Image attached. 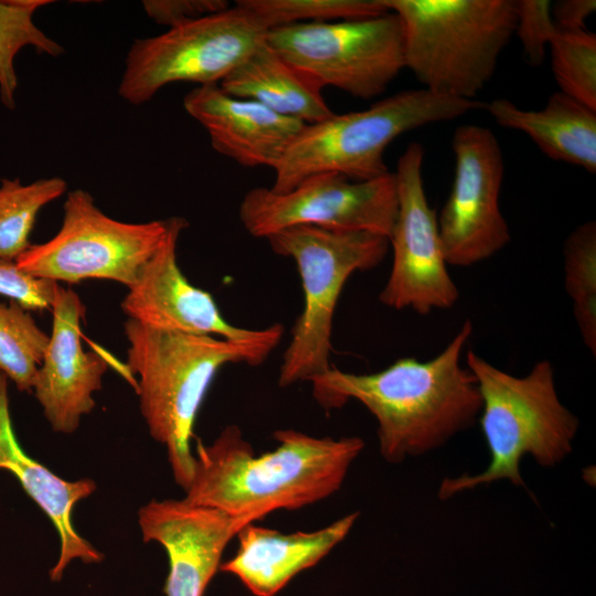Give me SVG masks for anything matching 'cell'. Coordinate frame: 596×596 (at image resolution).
I'll return each mask as SVG.
<instances>
[{"instance_id": "cell-7", "label": "cell", "mask_w": 596, "mask_h": 596, "mask_svg": "<svg viewBox=\"0 0 596 596\" xmlns=\"http://www.w3.org/2000/svg\"><path fill=\"white\" fill-rule=\"evenodd\" d=\"M274 253L294 259L304 309L291 333L278 375L280 387L310 383L330 369L331 334L339 297L349 277L382 263L389 238L364 231L294 225L267 238Z\"/></svg>"}, {"instance_id": "cell-8", "label": "cell", "mask_w": 596, "mask_h": 596, "mask_svg": "<svg viewBox=\"0 0 596 596\" xmlns=\"http://www.w3.org/2000/svg\"><path fill=\"white\" fill-rule=\"evenodd\" d=\"M265 41L318 88L336 87L362 99L380 96L405 68L402 23L392 11L278 26Z\"/></svg>"}, {"instance_id": "cell-16", "label": "cell", "mask_w": 596, "mask_h": 596, "mask_svg": "<svg viewBox=\"0 0 596 596\" xmlns=\"http://www.w3.org/2000/svg\"><path fill=\"white\" fill-rule=\"evenodd\" d=\"M51 311L52 331L32 392L52 429L72 434L94 409V394L102 389L108 363L82 347L86 308L73 289L60 285Z\"/></svg>"}, {"instance_id": "cell-28", "label": "cell", "mask_w": 596, "mask_h": 596, "mask_svg": "<svg viewBox=\"0 0 596 596\" xmlns=\"http://www.w3.org/2000/svg\"><path fill=\"white\" fill-rule=\"evenodd\" d=\"M515 28L523 55L532 66L540 65L546 54L556 28L551 17V2L546 0H514Z\"/></svg>"}, {"instance_id": "cell-11", "label": "cell", "mask_w": 596, "mask_h": 596, "mask_svg": "<svg viewBox=\"0 0 596 596\" xmlns=\"http://www.w3.org/2000/svg\"><path fill=\"white\" fill-rule=\"evenodd\" d=\"M396 214L394 172L366 181L320 173L285 193L254 188L245 193L238 209L243 227L252 236L264 238L294 225L364 231L389 238Z\"/></svg>"}, {"instance_id": "cell-12", "label": "cell", "mask_w": 596, "mask_h": 596, "mask_svg": "<svg viewBox=\"0 0 596 596\" xmlns=\"http://www.w3.org/2000/svg\"><path fill=\"white\" fill-rule=\"evenodd\" d=\"M423 163L418 142H411L397 160V214L389 237L393 260L379 299L389 308L426 316L451 308L459 291L448 273L436 211L426 196Z\"/></svg>"}, {"instance_id": "cell-22", "label": "cell", "mask_w": 596, "mask_h": 596, "mask_svg": "<svg viewBox=\"0 0 596 596\" xmlns=\"http://www.w3.org/2000/svg\"><path fill=\"white\" fill-rule=\"evenodd\" d=\"M67 191L60 177L23 184L2 179L0 184V259L17 260L30 246V234L39 212Z\"/></svg>"}, {"instance_id": "cell-29", "label": "cell", "mask_w": 596, "mask_h": 596, "mask_svg": "<svg viewBox=\"0 0 596 596\" xmlns=\"http://www.w3.org/2000/svg\"><path fill=\"white\" fill-rule=\"evenodd\" d=\"M60 284L22 270L14 260L0 259V295L29 311L51 310Z\"/></svg>"}, {"instance_id": "cell-6", "label": "cell", "mask_w": 596, "mask_h": 596, "mask_svg": "<svg viewBox=\"0 0 596 596\" xmlns=\"http://www.w3.org/2000/svg\"><path fill=\"white\" fill-rule=\"evenodd\" d=\"M401 20L405 68L425 89L475 99L514 35V0H384Z\"/></svg>"}, {"instance_id": "cell-27", "label": "cell", "mask_w": 596, "mask_h": 596, "mask_svg": "<svg viewBox=\"0 0 596 596\" xmlns=\"http://www.w3.org/2000/svg\"><path fill=\"white\" fill-rule=\"evenodd\" d=\"M549 50L560 92L596 110V34L556 29Z\"/></svg>"}, {"instance_id": "cell-2", "label": "cell", "mask_w": 596, "mask_h": 596, "mask_svg": "<svg viewBox=\"0 0 596 596\" xmlns=\"http://www.w3.org/2000/svg\"><path fill=\"white\" fill-rule=\"evenodd\" d=\"M273 437L276 448L259 456L236 425H227L210 445L196 440L184 499L253 523L336 493L364 448L356 436L315 437L278 429Z\"/></svg>"}, {"instance_id": "cell-30", "label": "cell", "mask_w": 596, "mask_h": 596, "mask_svg": "<svg viewBox=\"0 0 596 596\" xmlns=\"http://www.w3.org/2000/svg\"><path fill=\"white\" fill-rule=\"evenodd\" d=\"M142 7L156 23L172 28L224 11L230 3L225 0H146Z\"/></svg>"}, {"instance_id": "cell-4", "label": "cell", "mask_w": 596, "mask_h": 596, "mask_svg": "<svg viewBox=\"0 0 596 596\" xmlns=\"http://www.w3.org/2000/svg\"><path fill=\"white\" fill-rule=\"evenodd\" d=\"M465 364L481 395L478 421L490 461L479 473L444 478L439 499L500 480L525 487L520 465L526 455L550 468L571 454L579 422L561 402L549 360L538 361L523 376L494 366L472 350L467 351Z\"/></svg>"}, {"instance_id": "cell-10", "label": "cell", "mask_w": 596, "mask_h": 596, "mask_svg": "<svg viewBox=\"0 0 596 596\" xmlns=\"http://www.w3.org/2000/svg\"><path fill=\"white\" fill-rule=\"evenodd\" d=\"M266 32L235 2L162 34L137 39L128 51L118 94L129 104L141 105L171 83L220 84L265 40Z\"/></svg>"}, {"instance_id": "cell-13", "label": "cell", "mask_w": 596, "mask_h": 596, "mask_svg": "<svg viewBox=\"0 0 596 596\" xmlns=\"http://www.w3.org/2000/svg\"><path fill=\"white\" fill-rule=\"evenodd\" d=\"M451 148L455 174L437 225L447 264L467 267L493 256L511 240L499 204L504 160L496 135L479 125L457 127Z\"/></svg>"}, {"instance_id": "cell-9", "label": "cell", "mask_w": 596, "mask_h": 596, "mask_svg": "<svg viewBox=\"0 0 596 596\" xmlns=\"http://www.w3.org/2000/svg\"><path fill=\"white\" fill-rule=\"evenodd\" d=\"M168 219L127 223L105 214L85 190L67 192L63 221L49 241L15 260L30 275L55 283L106 279L131 287L161 244Z\"/></svg>"}, {"instance_id": "cell-21", "label": "cell", "mask_w": 596, "mask_h": 596, "mask_svg": "<svg viewBox=\"0 0 596 596\" xmlns=\"http://www.w3.org/2000/svg\"><path fill=\"white\" fill-rule=\"evenodd\" d=\"M219 85L234 97L254 100L304 124L334 114L322 97V89L305 78L265 40Z\"/></svg>"}, {"instance_id": "cell-5", "label": "cell", "mask_w": 596, "mask_h": 596, "mask_svg": "<svg viewBox=\"0 0 596 596\" xmlns=\"http://www.w3.org/2000/svg\"><path fill=\"white\" fill-rule=\"evenodd\" d=\"M481 108L485 104L476 99L418 88L398 92L363 110L306 124L275 166V181L269 189L285 193L320 173H338L352 181L383 177L391 172L384 151L394 139Z\"/></svg>"}, {"instance_id": "cell-1", "label": "cell", "mask_w": 596, "mask_h": 596, "mask_svg": "<svg viewBox=\"0 0 596 596\" xmlns=\"http://www.w3.org/2000/svg\"><path fill=\"white\" fill-rule=\"evenodd\" d=\"M473 331L466 320L434 358H401L385 369L355 374L332 368L311 382L326 409L360 402L376 419L379 450L389 462L430 453L470 428L481 412L475 376L461 356Z\"/></svg>"}, {"instance_id": "cell-26", "label": "cell", "mask_w": 596, "mask_h": 596, "mask_svg": "<svg viewBox=\"0 0 596 596\" xmlns=\"http://www.w3.org/2000/svg\"><path fill=\"white\" fill-rule=\"evenodd\" d=\"M268 31L302 23L360 19L390 12L384 0H237Z\"/></svg>"}, {"instance_id": "cell-18", "label": "cell", "mask_w": 596, "mask_h": 596, "mask_svg": "<svg viewBox=\"0 0 596 596\" xmlns=\"http://www.w3.org/2000/svg\"><path fill=\"white\" fill-rule=\"evenodd\" d=\"M8 381L0 372V470L11 472L53 523L60 538V553L50 570V579L60 582L73 560L94 564L104 558L72 523L74 507L95 492L96 483L89 478L65 480L24 451L10 415Z\"/></svg>"}, {"instance_id": "cell-20", "label": "cell", "mask_w": 596, "mask_h": 596, "mask_svg": "<svg viewBox=\"0 0 596 596\" xmlns=\"http://www.w3.org/2000/svg\"><path fill=\"white\" fill-rule=\"evenodd\" d=\"M485 109L501 127L525 134L549 158L596 172V110L557 91L543 108L522 109L494 98Z\"/></svg>"}, {"instance_id": "cell-23", "label": "cell", "mask_w": 596, "mask_h": 596, "mask_svg": "<svg viewBox=\"0 0 596 596\" xmlns=\"http://www.w3.org/2000/svg\"><path fill=\"white\" fill-rule=\"evenodd\" d=\"M564 288L582 342L596 354V223L576 226L563 245Z\"/></svg>"}, {"instance_id": "cell-24", "label": "cell", "mask_w": 596, "mask_h": 596, "mask_svg": "<svg viewBox=\"0 0 596 596\" xmlns=\"http://www.w3.org/2000/svg\"><path fill=\"white\" fill-rule=\"evenodd\" d=\"M52 1L0 0V98L2 104L15 108L18 76L15 55L25 46L53 57L63 54L64 47L49 38L34 22V14Z\"/></svg>"}, {"instance_id": "cell-15", "label": "cell", "mask_w": 596, "mask_h": 596, "mask_svg": "<svg viewBox=\"0 0 596 596\" xmlns=\"http://www.w3.org/2000/svg\"><path fill=\"white\" fill-rule=\"evenodd\" d=\"M138 524L145 542H157L167 552L166 596H203L225 547L247 522L183 498L143 504Z\"/></svg>"}, {"instance_id": "cell-14", "label": "cell", "mask_w": 596, "mask_h": 596, "mask_svg": "<svg viewBox=\"0 0 596 596\" xmlns=\"http://www.w3.org/2000/svg\"><path fill=\"white\" fill-rule=\"evenodd\" d=\"M188 222L168 219L167 233L128 288L120 307L128 319L143 326L236 342L281 339L285 328L275 323L263 329H244L224 319L213 296L192 285L177 260V245Z\"/></svg>"}, {"instance_id": "cell-3", "label": "cell", "mask_w": 596, "mask_h": 596, "mask_svg": "<svg viewBox=\"0 0 596 596\" xmlns=\"http://www.w3.org/2000/svg\"><path fill=\"white\" fill-rule=\"evenodd\" d=\"M124 331L141 415L151 437L166 447L173 478L184 490L194 467L195 419L215 375L230 363L262 364L281 339L236 342L159 330L131 319Z\"/></svg>"}, {"instance_id": "cell-19", "label": "cell", "mask_w": 596, "mask_h": 596, "mask_svg": "<svg viewBox=\"0 0 596 596\" xmlns=\"http://www.w3.org/2000/svg\"><path fill=\"white\" fill-rule=\"evenodd\" d=\"M359 515L355 511L319 530L288 534L247 523L236 534V553L220 571L237 577L254 596H275L342 542Z\"/></svg>"}, {"instance_id": "cell-25", "label": "cell", "mask_w": 596, "mask_h": 596, "mask_svg": "<svg viewBox=\"0 0 596 596\" xmlns=\"http://www.w3.org/2000/svg\"><path fill=\"white\" fill-rule=\"evenodd\" d=\"M49 340L31 311L13 300L0 302V372L19 391L32 392Z\"/></svg>"}, {"instance_id": "cell-31", "label": "cell", "mask_w": 596, "mask_h": 596, "mask_svg": "<svg viewBox=\"0 0 596 596\" xmlns=\"http://www.w3.org/2000/svg\"><path fill=\"white\" fill-rule=\"evenodd\" d=\"M596 10L595 0H560L551 3V17L556 29L585 30V22Z\"/></svg>"}, {"instance_id": "cell-17", "label": "cell", "mask_w": 596, "mask_h": 596, "mask_svg": "<svg viewBox=\"0 0 596 596\" xmlns=\"http://www.w3.org/2000/svg\"><path fill=\"white\" fill-rule=\"evenodd\" d=\"M183 106L206 130L217 153L251 168L274 169L306 125L254 100L234 97L219 84L194 87L184 96Z\"/></svg>"}]
</instances>
